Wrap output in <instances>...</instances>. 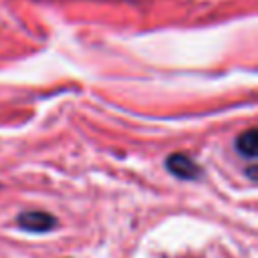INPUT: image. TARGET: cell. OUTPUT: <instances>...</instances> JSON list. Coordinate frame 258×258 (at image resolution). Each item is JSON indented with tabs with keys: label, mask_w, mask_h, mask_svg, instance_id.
<instances>
[{
	"label": "cell",
	"mask_w": 258,
	"mask_h": 258,
	"mask_svg": "<svg viewBox=\"0 0 258 258\" xmlns=\"http://www.w3.org/2000/svg\"><path fill=\"white\" fill-rule=\"evenodd\" d=\"M165 167L171 175L179 179H200L202 177V167L185 153H171L165 159Z\"/></svg>",
	"instance_id": "7a4b0ae2"
},
{
	"label": "cell",
	"mask_w": 258,
	"mask_h": 258,
	"mask_svg": "<svg viewBox=\"0 0 258 258\" xmlns=\"http://www.w3.org/2000/svg\"><path fill=\"white\" fill-rule=\"evenodd\" d=\"M16 224L20 230L24 232H30V234H46V232H52L58 222L52 214L48 212H40V210H32V212H22L18 214L16 218Z\"/></svg>",
	"instance_id": "6da1fadb"
},
{
	"label": "cell",
	"mask_w": 258,
	"mask_h": 258,
	"mask_svg": "<svg viewBox=\"0 0 258 258\" xmlns=\"http://www.w3.org/2000/svg\"><path fill=\"white\" fill-rule=\"evenodd\" d=\"M256 145H258L256 129H248V131H244L236 137V149L244 157H250V159L256 157Z\"/></svg>",
	"instance_id": "3957f363"
}]
</instances>
